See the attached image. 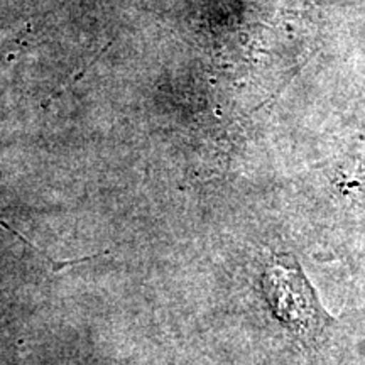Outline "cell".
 Segmentation results:
<instances>
[{
  "mask_svg": "<svg viewBox=\"0 0 365 365\" xmlns=\"http://www.w3.org/2000/svg\"><path fill=\"white\" fill-rule=\"evenodd\" d=\"M262 289L272 313L294 335L313 336L322 328V309L312 286L294 261L274 259L262 274Z\"/></svg>",
  "mask_w": 365,
  "mask_h": 365,
  "instance_id": "6da1fadb",
  "label": "cell"
}]
</instances>
